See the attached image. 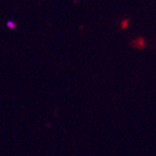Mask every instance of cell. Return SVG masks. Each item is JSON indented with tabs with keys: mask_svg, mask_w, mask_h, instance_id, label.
I'll use <instances>...</instances> for the list:
<instances>
[{
	"mask_svg": "<svg viewBox=\"0 0 156 156\" xmlns=\"http://www.w3.org/2000/svg\"><path fill=\"white\" fill-rule=\"evenodd\" d=\"M133 44H136L135 47L136 48H143L145 46V40L142 37H139L135 42H133Z\"/></svg>",
	"mask_w": 156,
	"mask_h": 156,
	"instance_id": "obj_1",
	"label": "cell"
},
{
	"mask_svg": "<svg viewBox=\"0 0 156 156\" xmlns=\"http://www.w3.org/2000/svg\"><path fill=\"white\" fill-rule=\"evenodd\" d=\"M128 24H129V20H123L121 23V26L122 29H125V28L128 26Z\"/></svg>",
	"mask_w": 156,
	"mask_h": 156,
	"instance_id": "obj_2",
	"label": "cell"
},
{
	"mask_svg": "<svg viewBox=\"0 0 156 156\" xmlns=\"http://www.w3.org/2000/svg\"><path fill=\"white\" fill-rule=\"evenodd\" d=\"M8 26L10 27L11 29H13V28H15V24H13L11 22H9V23H8Z\"/></svg>",
	"mask_w": 156,
	"mask_h": 156,
	"instance_id": "obj_3",
	"label": "cell"
}]
</instances>
